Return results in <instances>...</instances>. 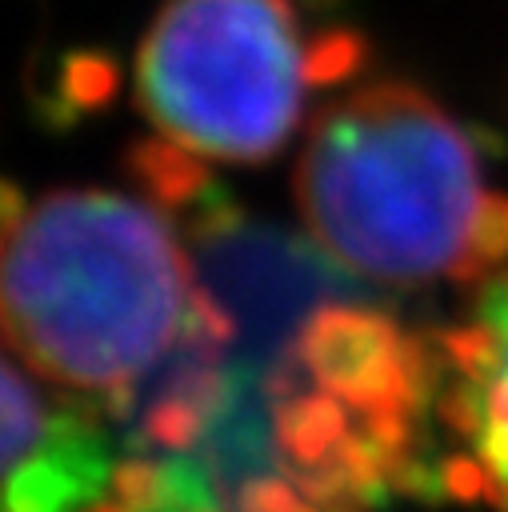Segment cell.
<instances>
[{
	"label": "cell",
	"mask_w": 508,
	"mask_h": 512,
	"mask_svg": "<svg viewBox=\"0 0 508 512\" xmlns=\"http://www.w3.org/2000/svg\"><path fill=\"white\" fill-rule=\"evenodd\" d=\"M296 204L312 240L376 284H472L508 264V192L468 128L408 80H372L312 120Z\"/></svg>",
	"instance_id": "6da1fadb"
},
{
	"label": "cell",
	"mask_w": 508,
	"mask_h": 512,
	"mask_svg": "<svg viewBox=\"0 0 508 512\" xmlns=\"http://www.w3.org/2000/svg\"><path fill=\"white\" fill-rule=\"evenodd\" d=\"M196 276L172 224L144 200L48 192L0 224V332L56 388L124 416L140 376L184 332Z\"/></svg>",
	"instance_id": "7a4b0ae2"
},
{
	"label": "cell",
	"mask_w": 508,
	"mask_h": 512,
	"mask_svg": "<svg viewBox=\"0 0 508 512\" xmlns=\"http://www.w3.org/2000/svg\"><path fill=\"white\" fill-rule=\"evenodd\" d=\"M308 88L312 40L292 0H164L136 52L140 112L204 160H272Z\"/></svg>",
	"instance_id": "3957f363"
},
{
	"label": "cell",
	"mask_w": 508,
	"mask_h": 512,
	"mask_svg": "<svg viewBox=\"0 0 508 512\" xmlns=\"http://www.w3.org/2000/svg\"><path fill=\"white\" fill-rule=\"evenodd\" d=\"M184 216L196 288L228 320L232 364L260 380L292 364L316 312L360 296L352 272L332 256L268 220H252L216 184Z\"/></svg>",
	"instance_id": "277c9868"
},
{
	"label": "cell",
	"mask_w": 508,
	"mask_h": 512,
	"mask_svg": "<svg viewBox=\"0 0 508 512\" xmlns=\"http://www.w3.org/2000/svg\"><path fill=\"white\" fill-rule=\"evenodd\" d=\"M436 356V416L456 444L440 480L464 500L508 512V272L484 280Z\"/></svg>",
	"instance_id": "5b68a950"
},
{
	"label": "cell",
	"mask_w": 508,
	"mask_h": 512,
	"mask_svg": "<svg viewBox=\"0 0 508 512\" xmlns=\"http://www.w3.org/2000/svg\"><path fill=\"white\" fill-rule=\"evenodd\" d=\"M112 484V464L100 428L88 416L60 412L44 444L4 480L0 512H88Z\"/></svg>",
	"instance_id": "8992f818"
},
{
	"label": "cell",
	"mask_w": 508,
	"mask_h": 512,
	"mask_svg": "<svg viewBox=\"0 0 508 512\" xmlns=\"http://www.w3.org/2000/svg\"><path fill=\"white\" fill-rule=\"evenodd\" d=\"M128 176L136 180L140 192H148L152 204H164L172 212H188L212 188L196 152L180 148L168 136L164 140H136L128 148Z\"/></svg>",
	"instance_id": "52a82bcc"
},
{
	"label": "cell",
	"mask_w": 508,
	"mask_h": 512,
	"mask_svg": "<svg viewBox=\"0 0 508 512\" xmlns=\"http://www.w3.org/2000/svg\"><path fill=\"white\" fill-rule=\"evenodd\" d=\"M48 424L52 420L32 384L8 360H0V488L44 444Z\"/></svg>",
	"instance_id": "ba28073f"
},
{
	"label": "cell",
	"mask_w": 508,
	"mask_h": 512,
	"mask_svg": "<svg viewBox=\"0 0 508 512\" xmlns=\"http://www.w3.org/2000/svg\"><path fill=\"white\" fill-rule=\"evenodd\" d=\"M120 72L104 52H72L64 60V80H60V100L72 108H100L108 96H116Z\"/></svg>",
	"instance_id": "9c48e42d"
},
{
	"label": "cell",
	"mask_w": 508,
	"mask_h": 512,
	"mask_svg": "<svg viewBox=\"0 0 508 512\" xmlns=\"http://www.w3.org/2000/svg\"><path fill=\"white\" fill-rule=\"evenodd\" d=\"M88 512H128V508L124 504H92Z\"/></svg>",
	"instance_id": "30bf717a"
}]
</instances>
